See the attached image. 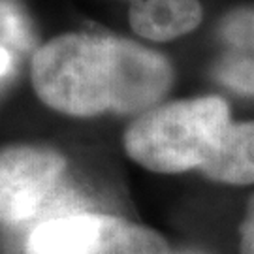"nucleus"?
I'll return each instance as SVG.
<instances>
[{"instance_id": "f257e3e1", "label": "nucleus", "mask_w": 254, "mask_h": 254, "mask_svg": "<svg viewBox=\"0 0 254 254\" xmlns=\"http://www.w3.org/2000/svg\"><path fill=\"white\" fill-rule=\"evenodd\" d=\"M30 79L38 98L64 115H141L172 89L173 68L162 53L127 38L72 32L38 49Z\"/></svg>"}, {"instance_id": "f03ea898", "label": "nucleus", "mask_w": 254, "mask_h": 254, "mask_svg": "<svg viewBox=\"0 0 254 254\" xmlns=\"http://www.w3.org/2000/svg\"><path fill=\"white\" fill-rule=\"evenodd\" d=\"M232 123L230 106L220 96H198L154 106L127 128V154L154 173L200 170Z\"/></svg>"}, {"instance_id": "7ed1b4c3", "label": "nucleus", "mask_w": 254, "mask_h": 254, "mask_svg": "<svg viewBox=\"0 0 254 254\" xmlns=\"http://www.w3.org/2000/svg\"><path fill=\"white\" fill-rule=\"evenodd\" d=\"M153 228L106 213H72L30 230L25 254H170Z\"/></svg>"}, {"instance_id": "20e7f679", "label": "nucleus", "mask_w": 254, "mask_h": 254, "mask_svg": "<svg viewBox=\"0 0 254 254\" xmlns=\"http://www.w3.org/2000/svg\"><path fill=\"white\" fill-rule=\"evenodd\" d=\"M63 153L47 145L19 143L0 149V224L34 218L53 198L66 173Z\"/></svg>"}, {"instance_id": "39448f33", "label": "nucleus", "mask_w": 254, "mask_h": 254, "mask_svg": "<svg viewBox=\"0 0 254 254\" xmlns=\"http://www.w3.org/2000/svg\"><path fill=\"white\" fill-rule=\"evenodd\" d=\"M128 21L137 36L170 42L200 27L203 8L200 0H127Z\"/></svg>"}, {"instance_id": "423d86ee", "label": "nucleus", "mask_w": 254, "mask_h": 254, "mask_svg": "<svg viewBox=\"0 0 254 254\" xmlns=\"http://www.w3.org/2000/svg\"><path fill=\"white\" fill-rule=\"evenodd\" d=\"M200 172L222 185H254V121H232Z\"/></svg>"}, {"instance_id": "0eeeda50", "label": "nucleus", "mask_w": 254, "mask_h": 254, "mask_svg": "<svg viewBox=\"0 0 254 254\" xmlns=\"http://www.w3.org/2000/svg\"><path fill=\"white\" fill-rule=\"evenodd\" d=\"M215 77L228 89L254 98V49L226 51L215 64Z\"/></svg>"}, {"instance_id": "6e6552de", "label": "nucleus", "mask_w": 254, "mask_h": 254, "mask_svg": "<svg viewBox=\"0 0 254 254\" xmlns=\"http://www.w3.org/2000/svg\"><path fill=\"white\" fill-rule=\"evenodd\" d=\"M218 38L226 51L254 49V6H241L228 11L218 23Z\"/></svg>"}, {"instance_id": "1a4fd4ad", "label": "nucleus", "mask_w": 254, "mask_h": 254, "mask_svg": "<svg viewBox=\"0 0 254 254\" xmlns=\"http://www.w3.org/2000/svg\"><path fill=\"white\" fill-rule=\"evenodd\" d=\"M239 253L254 254V194L247 201L245 215L239 226Z\"/></svg>"}, {"instance_id": "9d476101", "label": "nucleus", "mask_w": 254, "mask_h": 254, "mask_svg": "<svg viewBox=\"0 0 254 254\" xmlns=\"http://www.w3.org/2000/svg\"><path fill=\"white\" fill-rule=\"evenodd\" d=\"M170 254H200V253H192V251H179V253H170Z\"/></svg>"}]
</instances>
